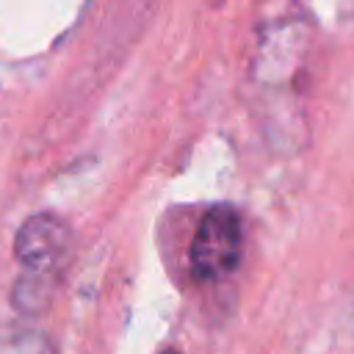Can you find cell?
Returning a JSON list of instances; mask_svg holds the SVG:
<instances>
[{
	"mask_svg": "<svg viewBox=\"0 0 354 354\" xmlns=\"http://www.w3.org/2000/svg\"><path fill=\"white\" fill-rule=\"evenodd\" d=\"M160 354H180L177 348H166V351H160Z\"/></svg>",
	"mask_w": 354,
	"mask_h": 354,
	"instance_id": "277c9868",
	"label": "cell"
},
{
	"mask_svg": "<svg viewBox=\"0 0 354 354\" xmlns=\"http://www.w3.org/2000/svg\"><path fill=\"white\" fill-rule=\"evenodd\" d=\"M241 218L230 207H213L202 216L191 241V271L202 282L230 277L241 263Z\"/></svg>",
	"mask_w": 354,
	"mask_h": 354,
	"instance_id": "6da1fadb",
	"label": "cell"
},
{
	"mask_svg": "<svg viewBox=\"0 0 354 354\" xmlns=\"http://www.w3.org/2000/svg\"><path fill=\"white\" fill-rule=\"evenodd\" d=\"M53 277L44 271H25L14 285V304L22 313H41L53 299Z\"/></svg>",
	"mask_w": 354,
	"mask_h": 354,
	"instance_id": "3957f363",
	"label": "cell"
},
{
	"mask_svg": "<svg viewBox=\"0 0 354 354\" xmlns=\"http://www.w3.org/2000/svg\"><path fill=\"white\" fill-rule=\"evenodd\" d=\"M69 249H72V232L53 213L30 216L14 238V254L25 271L55 274L66 263Z\"/></svg>",
	"mask_w": 354,
	"mask_h": 354,
	"instance_id": "7a4b0ae2",
	"label": "cell"
}]
</instances>
